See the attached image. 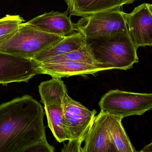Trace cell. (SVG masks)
Segmentation results:
<instances>
[{
    "instance_id": "cell-18",
    "label": "cell",
    "mask_w": 152,
    "mask_h": 152,
    "mask_svg": "<svg viewBox=\"0 0 152 152\" xmlns=\"http://www.w3.org/2000/svg\"><path fill=\"white\" fill-rule=\"evenodd\" d=\"M62 59L72 60L88 62L99 67L93 56L88 42L85 45L79 49L53 57L48 60Z\"/></svg>"
},
{
    "instance_id": "cell-4",
    "label": "cell",
    "mask_w": 152,
    "mask_h": 152,
    "mask_svg": "<svg viewBox=\"0 0 152 152\" xmlns=\"http://www.w3.org/2000/svg\"><path fill=\"white\" fill-rule=\"evenodd\" d=\"M98 104L102 112L123 118L142 115L152 109V93L110 90L102 97Z\"/></svg>"
},
{
    "instance_id": "cell-12",
    "label": "cell",
    "mask_w": 152,
    "mask_h": 152,
    "mask_svg": "<svg viewBox=\"0 0 152 152\" xmlns=\"http://www.w3.org/2000/svg\"><path fill=\"white\" fill-rule=\"evenodd\" d=\"M135 0H65L70 15L85 17L99 12L119 10Z\"/></svg>"
},
{
    "instance_id": "cell-19",
    "label": "cell",
    "mask_w": 152,
    "mask_h": 152,
    "mask_svg": "<svg viewBox=\"0 0 152 152\" xmlns=\"http://www.w3.org/2000/svg\"><path fill=\"white\" fill-rule=\"evenodd\" d=\"M54 148L50 145L46 139H43L28 148L26 152H53Z\"/></svg>"
},
{
    "instance_id": "cell-1",
    "label": "cell",
    "mask_w": 152,
    "mask_h": 152,
    "mask_svg": "<svg viewBox=\"0 0 152 152\" xmlns=\"http://www.w3.org/2000/svg\"><path fill=\"white\" fill-rule=\"evenodd\" d=\"M44 112L30 95H23L0 105V152H26L46 139Z\"/></svg>"
},
{
    "instance_id": "cell-9",
    "label": "cell",
    "mask_w": 152,
    "mask_h": 152,
    "mask_svg": "<svg viewBox=\"0 0 152 152\" xmlns=\"http://www.w3.org/2000/svg\"><path fill=\"white\" fill-rule=\"evenodd\" d=\"M39 74L50 75L52 77H69L95 74L103 70L88 62L72 60H50L37 63Z\"/></svg>"
},
{
    "instance_id": "cell-14",
    "label": "cell",
    "mask_w": 152,
    "mask_h": 152,
    "mask_svg": "<svg viewBox=\"0 0 152 152\" xmlns=\"http://www.w3.org/2000/svg\"><path fill=\"white\" fill-rule=\"evenodd\" d=\"M41 102L44 105L63 104L64 99L68 94L66 87L61 78L52 77L42 82L38 86Z\"/></svg>"
},
{
    "instance_id": "cell-10",
    "label": "cell",
    "mask_w": 152,
    "mask_h": 152,
    "mask_svg": "<svg viewBox=\"0 0 152 152\" xmlns=\"http://www.w3.org/2000/svg\"><path fill=\"white\" fill-rule=\"evenodd\" d=\"M109 114L100 111L84 140L82 152H117L108 131Z\"/></svg>"
},
{
    "instance_id": "cell-17",
    "label": "cell",
    "mask_w": 152,
    "mask_h": 152,
    "mask_svg": "<svg viewBox=\"0 0 152 152\" xmlns=\"http://www.w3.org/2000/svg\"><path fill=\"white\" fill-rule=\"evenodd\" d=\"M24 21L18 15L8 14L0 18V45L10 38Z\"/></svg>"
},
{
    "instance_id": "cell-15",
    "label": "cell",
    "mask_w": 152,
    "mask_h": 152,
    "mask_svg": "<svg viewBox=\"0 0 152 152\" xmlns=\"http://www.w3.org/2000/svg\"><path fill=\"white\" fill-rule=\"evenodd\" d=\"M123 118L109 114L108 131L117 152L136 151L122 126Z\"/></svg>"
},
{
    "instance_id": "cell-13",
    "label": "cell",
    "mask_w": 152,
    "mask_h": 152,
    "mask_svg": "<svg viewBox=\"0 0 152 152\" xmlns=\"http://www.w3.org/2000/svg\"><path fill=\"white\" fill-rule=\"evenodd\" d=\"M86 39L80 32L64 37L37 54L33 59L37 63L48 60L53 57L75 51L85 45Z\"/></svg>"
},
{
    "instance_id": "cell-21",
    "label": "cell",
    "mask_w": 152,
    "mask_h": 152,
    "mask_svg": "<svg viewBox=\"0 0 152 152\" xmlns=\"http://www.w3.org/2000/svg\"><path fill=\"white\" fill-rule=\"evenodd\" d=\"M140 152H152V141L151 143L145 146L143 148Z\"/></svg>"
},
{
    "instance_id": "cell-3",
    "label": "cell",
    "mask_w": 152,
    "mask_h": 152,
    "mask_svg": "<svg viewBox=\"0 0 152 152\" xmlns=\"http://www.w3.org/2000/svg\"><path fill=\"white\" fill-rule=\"evenodd\" d=\"M64 37L23 22L10 38L0 45V52L33 59L40 52Z\"/></svg>"
},
{
    "instance_id": "cell-8",
    "label": "cell",
    "mask_w": 152,
    "mask_h": 152,
    "mask_svg": "<svg viewBox=\"0 0 152 152\" xmlns=\"http://www.w3.org/2000/svg\"><path fill=\"white\" fill-rule=\"evenodd\" d=\"M124 15L129 35L135 47L137 49L152 46V13L148 4H141Z\"/></svg>"
},
{
    "instance_id": "cell-20",
    "label": "cell",
    "mask_w": 152,
    "mask_h": 152,
    "mask_svg": "<svg viewBox=\"0 0 152 152\" xmlns=\"http://www.w3.org/2000/svg\"><path fill=\"white\" fill-rule=\"evenodd\" d=\"M67 144L65 145L61 152H82V143L76 140H69Z\"/></svg>"
},
{
    "instance_id": "cell-16",
    "label": "cell",
    "mask_w": 152,
    "mask_h": 152,
    "mask_svg": "<svg viewBox=\"0 0 152 152\" xmlns=\"http://www.w3.org/2000/svg\"><path fill=\"white\" fill-rule=\"evenodd\" d=\"M44 109L48 126L57 141L61 143L70 140L63 124V104L45 105Z\"/></svg>"
},
{
    "instance_id": "cell-6",
    "label": "cell",
    "mask_w": 152,
    "mask_h": 152,
    "mask_svg": "<svg viewBox=\"0 0 152 152\" xmlns=\"http://www.w3.org/2000/svg\"><path fill=\"white\" fill-rule=\"evenodd\" d=\"M96 113L95 109L89 110L66 95L63 102V124L70 140L84 142Z\"/></svg>"
},
{
    "instance_id": "cell-7",
    "label": "cell",
    "mask_w": 152,
    "mask_h": 152,
    "mask_svg": "<svg viewBox=\"0 0 152 152\" xmlns=\"http://www.w3.org/2000/svg\"><path fill=\"white\" fill-rule=\"evenodd\" d=\"M37 74V63L34 60L0 52L1 84L27 83Z\"/></svg>"
},
{
    "instance_id": "cell-11",
    "label": "cell",
    "mask_w": 152,
    "mask_h": 152,
    "mask_svg": "<svg viewBox=\"0 0 152 152\" xmlns=\"http://www.w3.org/2000/svg\"><path fill=\"white\" fill-rule=\"evenodd\" d=\"M67 11L64 12L51 11L45 12L26 22L28 25L46 33L66 37L75 34V23L68 17Z\"/></svg>"
},
{
    "instance_id": "cell-23",
    "label": "cell",
    "mask_w": 152,
    "mask_h": 152,
    "mask_svg": "<svg viewBox=\"0 0 152 152\" xmlns=\"http://www.w3.org/2000/svg\"></svg>"
},
{
    "instance_id": "cell-22",
    "label": "cell",
    "mask_w": 152,
    "mask_h": 152,
    "mask_svg": "<svg viewBox=\"0 0 152 152\" xmlns=\"http://www.w3.org/2000/svg\"><path fill=\"white\" fill-rule=\"evenodd\" d=\"M148 7H149V9H150V10H151V12L152 13V4H148Z\"/></svg>"
},
{
    "instance_id": "cell-2",
    "label": "cell",
    "mask_w": 152,
    "mask_h": 152,
    "mask_svg": "<svg viewBox=\"0 0 152 152\" xmlns=\"http://www.w3.org/2000/svg\"><path fill=\"white\" fill-rule=\"evenodd\" d=\"M87 41L95 60L103 71L113 69L127 70L139 62L137 49L132 43L129 33H119L104 38Z\"/></svg>"
},
{
    "instance_id": "cell-5",
    "label": "cell",
    "mask_w": 152,
    "mask_h": 152,
    "mask_svg": "<svg viewBox=\"0 0 152 152\" xmlns=\"http://www.w3.org/2000/svg\"><path fill=\"white\" fill-rule=\"evenodd\" d=\"M124 14L125 12L119 9L82 17L75 23V29L87 40L104 38L119 33H129Z\"/></svg>"
}]
</instances>
